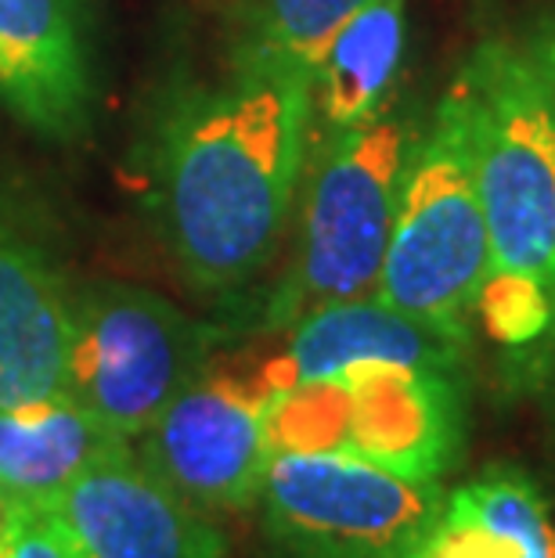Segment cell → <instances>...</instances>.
Wrapping results in <instances>:
<instances>
[{
    "label": "cell",
    "mask_w": 555,
    "mask_h": 558,
    "mask_svg": "<svg viewBox=\"0 0 555 558\" xmlns=\"http://www.w3.org/2000/svg\"><path fill=\"white\" fill-rule=\"evenodd\" d=\"M314 141L311 73L231 69L173 112L159 148V213L198 295L245 289L275 259Z\"/></svg>",
    "instance_id": "obj_1"
},
{
    "label": "cell",
    "mask_w": 555,
    "mask_h": 558,
    "mask_svg": "<svg viewBox=\"0 0 555 558\" xmlns=\"http://www.w3.org/2000/svg\"><path fill=\"white\" fill-rule=\"evenodd\" d=\"M419 134L422 120L394 94L364 123L311 141L297 245L260 328L275 336L322 306L375 292Z\"/></svg>",
    "instance_id": "obj_2"
},
{
    "label": "cell",
    "mask_w": 555,
    "mask_h": 558,
    "mask_svg": "<svg viewBox=\"0 0 555 558\" xmlns=\"http://www.w3.org/2000/svg\"><path fill=\"white\" fill-rule=\"evenodd\" d=\"M491 275L555 292V87L523 44L487 37L458 69Z\"/></svg>",
    "instance_id": "obj_3"
},
{
    "label": "cell",
    "mask_w": 555,
    "mask_h": 558,
    "mask_svg": "<svg viewBox=\"0 0 555 558\" xmlns=\"http://www.w3.org/2000/svg\"><path fill=\"white\" fill-rule=\"evenodd\" d=\"M487 278L491 234L472 166L466 90L455 76L419 134L372 295L469 339Z\"/></svg>",
    "instance_id": "obj_4"
},
{
    "label": "cell",
    "mask_w": 555,
    "mask_h": 558,
    "mask_svg": "<svg viewBox=\"0 0 555 558\" xmlns=\"http://www.w3.org/2000/svg\"><path fill=\"white\" fill-rule=\"evenodd\" d=\"M267 444L336 450L397 476L441 483L466 444L462 375L400 364H358L333 378L297 383L264 411Z\"/></svg>",
    "instance_id": "obj_5"
},
{
    "label": "cell",
    "mask_w": 555,
    "mask_h": 558,
    "mask_svg": "<svg viewBox=\"0 0 555 558\" xmlns=\"http://www.w3.org/2000/svg\"><path fill=\"white\" fill-rule=\"evenodd\" d=\"M224 336L167 295L130 281L73 289L65 397L116 436L134 439L203 375Z\"/></svg>",
    "instance_id": "obj_6"
},
{
    "label": "cell",
    "mask_w": 555,
    "mask_h": 558,
    "mask_svg": "<svg viewBox=\"0 0 555 558\" xmlns=\"http://www.w3.org/2000/svg\"><path fill=\"white\" fill-rule=\"evenodd\" d=\"M256 505L281 558H400L430 530L444 490L336 450H281Z\"/></svg>",
    "instance_id": "obj_7"
},
{
    "label": "cell",
    "mask_w": 555,
    "mask_h": 558,
    "mask_svg": "<svg viewBox=\"0 0 555 558\" xmlns=\"http://www.w3.org/2000/svg\"><path fill=\"white\" fill-rule=\"evenodd\" d=\"M267 397L217 361L188 383L134 439L152 476L203 512L253 508L275 450L267 444Z\"/></svg>",
    "instance_id": "obj_8"
},
{
    "label": "cell",
    "mask_w": 555,
    "mask_h": 558,
    "mask_svg": "<svg viewBox=\"0 0 555 558\" xmlns=\"http://www.w3.org/2000/svg\"><path fill=\"white\" fill-rule=\"evenodd\" d=\"M47 508L80 558H228L214 515L152 476L134 444L105 450Z\"/></svg>",
    "instance_id": "obj_9"
},
{
    "label": "cell",
    "mask_w": 555,
    "mask_h": 558,
    "mask_svg": "<svg viewBox=\"0 0 555 558\" xmlns=\"http://www.w3.org/2000/svg\"><path fill=\"white\" fill-rule=\"evenodd\" d=\"M0 105L51 141L87 134L94 73L76 0H0Z\"/></svg>",
    "instance_id": "obj_10"
},
{
    "label": "cell",
    "mask_w": 555,
    "mask_h": 558,
    "mask_svg": "<svg viewBox=\"0 0 555 558\" xmlns=\"http://www.w3.org/2000/svg\"><path fill=\"white\" fill-rule=\"evenodd\" d=\"M69 311L58 264L0 209V411L65 393Z\"/></svg>",
    "instance_id": "obj_11"
},
{
    "label": "cell",
    "mask_w": 555,
    "mask_h": 558,
    "mask_svg": "<svg viewBox=\"0 0 555 558\" xmlns=\"http://www.w3.org/2000/svg\"><path fill=\"white\" fill-rule=\"evenodd\" d=\"M275 336H281V347L270 350V364L281 393L297 383L333 378L358 364H400L462 375L469 350V339L422 325L375 295L322 306Z\"/></svg>",
    "instance_id": "obj_12"
},
{
    "label": "cell",
    "mask_w": 555,
    "mask_h": 558,
    "mask_svg": "<svg viewBox=\"0 0 555 558\" xmlns=\"http://www.w3.org/2000/svg\"><path fill=\"white\" fill-rule=\"evenodd\" d=\"M408 40V0H369L342 22L311 69L314 137L358 126L394 98Z\"/></svg>",
    "instance_id": "obj_13"
},
{
    "label": "cell",
    "mask_w": 555,
    "mask_h": 558,
    "mask_svg": "<svg viewBox=\"0 0 555 558\" xmlns=\"http://www.w3.org/2000/svg\"><path fill=\"white\" fill-rule=\"evenodd\" d=\"M130 444L65 393L0 411V497L47 505L105 450Z\"/></svg>",
    "instance_id": "obj_14"
},
{
    "label": "cell",
    "mask_w": 555,
    "mask_h": 558,
    "mask_svg": "<svg viewBox=\"0 0 555 558\" xmlns=\"http://www.w3.org/2000/svg\"><path fill=\"white\" fill-rule=\"evenodd\" d=\"M369 0H245L231 69H303Z\"/></svg>",
    "instance_id": "obj_15"
},
{
    "label": "cell",
    "mask_w": 555,
    "mask_h": 558,
    "mask_svg": "<svg viewBox=\"0 0 555 558\" xmlns=\"http://www.w3.org/2000/svg\"><path fill=\"white\" fill-rule=\"evenodd\" d=\"M555 533V522L534 533H509L494 522L466 512L444 494V505L430 530L411 544L400 558H527L534 544L548 541Z\"/></svg>",
    "instance_id": "obj_16"
},
{
    "label": "cell",
    "mask_w": 555,
    "mask_h": 558,
    "mask_svg": "<svg viewBox=\"0 0 555 558\" xmlns=\"http://www.w3.org/2000/svg\"><path fill=\"white\" fill-rule=\"evenodd\" d=\"M8 558H80L65 526L47 505H8Z\"/></svg>",
    "instance_id": "obj_17"
},
{
    "label": "cell",
    "mask_w": 555,
    "mask_h": 558,
    "mask_svg": "<svg viewBox=\"0 0 555 558\" xmlns=\"http://www.w3.org/2000/svg\"><path fill=\"white\" fill-rule=\"evenodd\" d=\"M519 44L527 47V54L534 58L538 69L552 80V87H555V11H552V15L541 19L538 26L530 29Z\"/></svg>",
    "instance_id": "obj_18"
},
{
    "label": "cell",
    "mask_w": 555,
    "mask_h": 558,
    "mask_svg": "<svg viewBox=\"0 0 555 558\" xmlns=\"http://www.w3.org/2000/svg\"><path fill=\"white\" fill-rule=\"evenodd\" d=\"M552 336V347H548V357H545V378H548V397H552V408H555V328L548 331Z\"/></svg>",
    "instance_id": "obj_19"
},
{
    "label": "cell",
    "mask_w": 555,
    "mask_h": 558,
    "mask_svg": "<svg viewBox=\"0 0 555 558\" xmlns=\"http://www.w3.org/2000/svg\"><path fill=\"white\" fill-rule=\"evenodd\" d=\"M0 558H8V530H4V515H0Z\"/></svg>",
    "instance_id": "obj_20"
},
{
    "label": "cell",
    "mask_w": 555,
    "mask_h": 558,
    "mask_svg": "<svg viewBox=\"0 0 555 558\" xmlns=\"http://www.w3.org/2000/svg\"><path fill=\"white\" fill-rule=\"evenodd\" d=\"M4 508H8V501H4V497H0V515H4Z\"/></svg>",
    "instance_id": "obj_21"
}]
</instances>
